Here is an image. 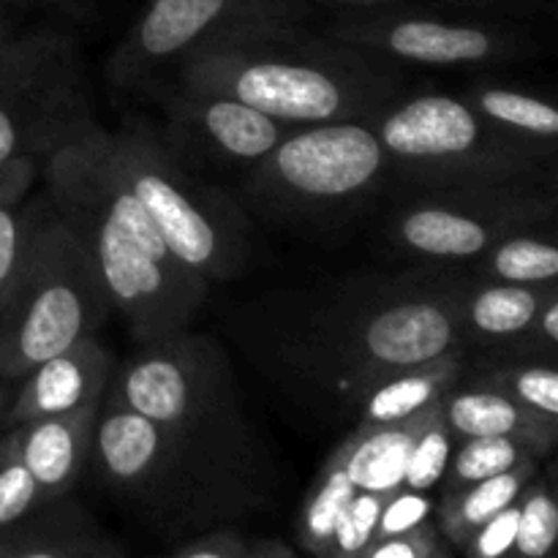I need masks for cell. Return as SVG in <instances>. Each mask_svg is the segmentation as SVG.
<instances>
[{
  "label": "cell",
  "instance_id": "obj_1",
  "mask_svg": "<svg viewBox=\"0 0 558 558\" xmlns=\"http://www.w3.org/2000/svg\"><path fill=\"white\" fill-rule=\"evenodd\" d=\"M466 281L360 276L287 298L259 319V357L283 385L354 412L379 379L463 352Z\"/></svg>",
  "mask_w": 558,
  "mask_h": 558
},
{
  "label": "cell",
  "instance_id": "obj_2",
  "mask_svg": "<svg viewBox=\"0 0 558 558\" xmlns=\"http://www.w3.org/2000/svg\"><path fill=\"white\" fill-rule=\"evenodd\" d=\"M47 199L96 267L140 343L185 330L210 283L169 251L114 158L109 131L87 129L44 158Z\"/></svg>",
  "mask_w": 558,
  "mask_h": 558
},
{
  "label": "cell",
  "instance_id": "obj_3",
  "mask_svg": "<svg viewBox=\"0 0 558 558\" xmlns=\"http://www.w3.org/2000/svg\"><path fill=\"white\" fill-rule=\"evenodd\" d=\"M107 396L156 420L238 518L267 499L270 456L245 414L238 376L216 338L185 327L140 343V352L114 368Z\"/></svg>",
  "mask_w": 558,
  "mask_h": 558
},
{
  "label": "cell",
  "instance_id": "obj_4",
  "mask_svg": "<svg viewBox=\"0 0 558 558\" xmlns=\"http://www.w3.org/2000/svg\"><path fill=\"white\" fill-rule=\"evenodd\" d=\"M178 80L287 125L371 120L403 87L392 60L308 31L305 22H259L227 33L180 60Z\"/></svg>",
  "mask_w": 558,
  "mask_h": 558
},
{
  "label": "cell",
  "instance_id": "obj_5",
  "mask_svg": "<svg viewBox=\"0 0 558 558\" xmlns=\"http://www.w3.org/2000/svg\"><path fill=\"white\" fill-rule=\"evenodd\" d=\"M371 125L390 172L420 191H532L554 174V147L507 134L463 96L396 98Z\"/></svg>",
  "mask_w": 558,
  "mask_h": 558
},
{
  "label": "cell",
  "instance_id": "obj_6",
  "mask_svg": "<svg viewBox=\"0 0 558 558\" xmlns=\"http://www.w3.org/2000/svg\"><path fill=\"white\" fill-rule=\"evenodd\" d=\"M109 308L85 245L44 199L20 276L0 308V379L20 381L38 363L93 336Z\"/></svg>",
  "mask_w": 558,
  "mask_h": 558
},
{
  "label": "cell",
  "instance_id": "obj_7",
  "mask_svg": "<svg viewBox=\"0 0 558 558\" xmlns=\"http://www.w3.org/2000/svg\"><path fill=\"white\" fill-rule=\"evenodd\" d=\"M109 140L169 251L207 283L238 278L251 256V227L240 202L191 172L145 125L134 123Z\"/></svg>",
  "mask_w": 558,
  "mask_h": 558
},
{
  "label": "cell",
  "instance_id": "obj_8",
  "mask_svg": "<svg viewBox=\"0 0 558 558\" xmlns=\"http://www.w3.org/2000/svg\"><path fill=\"white\" fill-rule=\"evenodd\" d=\"M390 174L371 120L292 125L245 172V196L287 221H325L365 205Z\"/></svg>",
  "mask_w": 558,
  "mask_h": 558
},
{
  "label": "cell",
  "instance_id": "obj_9",
  "mask_svg": "<svg viewBox=\"0 0 558 558\" xmlns=\"http://www.w3.org/2000/svg\"><path fill=\"white\" fill-rule=\"evenodd\" d=\"M87 463L125 505L178 539L238 521L232 507L180 456L156 420L107 392L93 425Z\"/></svg>",
  "mask_w": 558,
  "mask_h": 558
},
{
  "label": "cell",
  "instance_id": "obj_10",
  "mask_svg": "<svg viewBox=\"0 0 558 558\" xmlns=\"http://www.w3.org/2000/svg\"><path fill=\"white\" fill-rule=\"evenodd\" d=\"M93 125L82 60L69 36L27 33L0 52V161H44Z\"/></svg>",
  "mask_w": 558,
  "mask_h": 558
},
{
  "label": "cell",
  "instance_id": "obj_11",
  "mask_svg": "<svg viewBox=\"0 0 558 558\" xmlns=\"http://www.w3.org/2000/svg\"><path fill=\"white\" fill-rule=\"evenodd\" d=\"M325 33L392 63L420 65L507 63L537 47L515 16L441 9H338Z\"/></svg>",
  "mask_w": 558,
  "mask_h": 558
},
{
  "label": "cell",
  "instance_id": "obj_12",
  "mask_svg": "<svg viewBox=\"0 0 558 558\" xmlns=\"http://www.w3.org/2000/svg\"><path fill=\"white\" fill-rule=\"evenodd\" d=\"M554 191H423L390 227L409 256L439 262L480 259L505 234L554 216Z\"/></svg>",
  "mask_w": 558,
  "mask_h": 558
},
{
  "label": "cell",
  "instance_id": "obj_13",
  "mask_svg": "<svg viewBox=\"0 0 558 558\" xmlns=\"http://www.w3.org/2000/svg\"><path fill=\"white\" fill-rule=\"evenodd\" d=\"M305 0H150L112 58L120 85L145 82L194 49L259 22H305Z\"/></svg>",
  "mask_w": 558,
  "mask_h": 558
},
{
  "label": "cell",
  "instance_id": "obj_14",
  "mask_svg": "<svg viewBox=\"0 0 558 558\" xmlns=\"http://www.w3.org/2000/svg\"><path fill=\"white\" fill-rule=\"evenodd\" d=\"M292 125L216 90L178 87L169 98L163 145L180 161H207L221 169H245L262 161Z\"/></svg>",
  "mask_w": 558,
  "mask_h": 558
},
{
  "label": "cell",
  "instance_id": "obj_15",
  "mask_svg": "<svg viewBox=\"0 0 558 558\" xmlns=\"http://www.w3.org/2000/svg\"><path fill=\"white\" fill-rule=\"evenodd\" d=\"M114 368L118 363L112 352L96 341V336L80 338L22 376L3 425L14 428L27 420L52 417V414L101 403Z\"/></svg>",
  "mask_w": 558,
  "mask_h": 558
},
{
  "label": "cell",
  "instance_id": "obj_16",
  "mask_svg": "<svg viewBox=\"0 0 558 558\" xmlns=\"http://www.w3.org/2000/svg\"><path fill=\"white\" fill-rule=\"evenodd\" d=\"M101 403L14 425L16 452L36 480L41 501L65 496L90 461L93 425Z\"/></svg>",
  "mask_w": 558,
  "mask_h": 558
},
{
  "label": "cell",
  "instance_id": "obj_17",
  "mask_svg": "<svg viewBox=\"0 0 558 558\" xmlns=\"http://www.w3.org/2000/svg\"><path fill=\"white\" fill-rule=\"evenodd\" d=\"M112 543L69 494L41 501L25 518L0 532V558H118Z\"/></svg>",
  "mask_w": 558,
  "mask_h": 558
},
{
  "label": "cell",
  "instance_id": "obj_18",
  "mask_svg": "<svg viewBox=\"0 0 558 558\" xmlns=\"http://www.w3.org/2000/svg\"><path fill=\"white\" fill-rule=\"evenodd\" d=\"M441 409H445V420L458 441L472 439V436H510V439L526 445L534 458L548 456L556 447V420L539 417L485 385L463 387L458 379L441 396Z\"/></svg>",
  "mask_w": 558,
  "mask_h": 558
},
{
  "label": "cell",
  "instance_id": "obj_19",
  "mask_svg": "<svg viewBox=\"0 0 558 558\" xmlns=\"http://www.w3.org/2000/svg\"><path fill=\"white\" fill-rule=\"evenodd\" d=\"M556 294V283L485 281L466 283L458 305L463 343H523L532 341V327L545 300Z\"/></svg>",
  "mask_w": 558,
  "mask_h": 558
},
{
  "label": "cell",
  "instance_id": "obj_20",
  "mask_svg": "<svg viewBox=\"0 0 558 558\" xmlns=\"http://www.w3.org/2000/svg\"><path fill=\"white\" fill-rule=\"evenodd\" d=\"M461 357L463 352H452L385 376L360 398L354 414L360 423H398L423 412L461 379Z\"/></svg>",
  "mask_w": 558,
  "mask_h": 558
},
{
  "label": "cell",
  "instance_id": "obj_21",
  "mask_svg": "<svg viewBox=\"0 0 558 558\" xmlns=\"http://www.w3.org/2000/svg\"><path fill=\"white\" fill-rule=\"evenodd\" d=\"M534 472H537V458H529V461L494 474V477L463 485L452 494H441L439 505H436V515H439V529L445 539H450L456 548H466L472 534L485 521H490L505 507L515 505L523 485L534 477Z\"/></svg>",
  "mask_w": 558,
  "mask_h": 558
},
{
  "label": "cell",
  "instance_id": "obj_22",
  "mask_svg": "<svg viewBox=\"0 0 558 558\" xmlns=\"http://www.w3.org/2000/svg\"><path fill=\"white\" fill-rule=\"evenodd\" d=\"M463 98L507 134L556 150L558 112L548 98L505 85H474Z\"/></svg>",
  "mask_w": 558,
  "mask_h": 558
},
{
  "label": "cell",
  "instance_id": "obj_23",
  "mask_svg": "<svg viewBox=\"0 0 558 558\" xmlns=\"http://www.w3.org/2000/svg\"><path fill=\"white\" fill-rule=\"evenodd\" d=\"M480 270L485 281L529 283V287L556 283L558 248L554 234L539 232L537 227L505 234L499 243H494L480 256Z\"/></svg>",
  "mask_w": 558,
  "mask_h": 558
},
{
  "label": "cell",
  "instance_id": "obj_24",
  "mask_svg": "<svg viewBox=\"0 0 558 558\" xmlns=\"http://www.w3.org/2000/svg\"><path fill=\"white\" fill-rule=\"evenodd\" d=\"M529 458L534 456L526 450V445L510 439V436H472V439H461L445 472V490L441 494H452V490L463 488V485L494 477V474L507 472V469L518 466V463L529 461Z\"/></svg>",
  "mask_w": 558,
  "mask_h": 558
},
{
  "label": "cell",
  "instance_id": "obj_25",
  "mask_svg": "<svg viewBox=\"0 0 558 558\" xmlns=\"http://www.w3.org/2000/svg\"><path fill=\"white\" fill-rule=\"evenodd\" d=\"M456 434L450 430L445 420V409H441V398L436 403H430L428 414H425L423 428L414 436L412 452H409L407 474H403L401 488L409 490H423L430 494L436 485L445 480L447 466H450V458L456 452Z\"/></svg>",
  "mask_w": 558,
  "mask_h": 558
},
{
  "label": "cell",
  "instance_id": "obj_26",
  "mask_svg": "<svg viewBox=\"0 0 558 558\" xmlns=\"http://www.w3.org/2000/svg\"><path fill=\"white\" fill-rule=\"evenodd\" d=\"M474 385H485L499 390L518 407L539 414L545 420L558 423V374L550 363L532 365H505V368L488 371Z\"/></svg>",
  "mask_w": 558,
  "mask_h": 558
},
{
  "label": "cell",
  "instance_id": "obj_27",
  "mask_svg": "<svg viewBox=\"0 0 558 558\" xmlns=\"http://www.w3.org/2000/svg\"><path fill=\"white\" fill-rule=\"evenodd\" d=\"M518 529L512 554L523 558H545L556 548L558 539V507L545 483L534 477L523 485L518 496Z\"/></svg>",
  "mask_w": 558,
  "mask_h": 558
},
{
  "label": "cell",
  "instance_id": "obj_28",
  "mask_svg": "<svg viewBox=\"0 0 558 558\" xmlns=\"http://www.w3.org/2000/svg\"><path fill=\"white\" fill-rule=\"evenodd\" d=\"M385 490H357L352 499L343 505L341 515L336 521V532H332L327 558H360L363 550L368 548L371 539L376 534V523H379L381 507L387 501Z\"/></svg>",
  "mask_w": 558,
  "mask_h": 558
},
{
  "label": "cell",
  "instance_id": "obj_29",
  "mask_svg": "<svg viewBox=\"0 0 558 558\" xmlns=\"http://www.w3.org/2000/svg\"><path fill=\"white\" fill-rule=\"evenodd\" d=\"M41 505V490L16 452L14 436H0V532Z\"/></svg>",
  "mask_w": 558,
  "mask_h": 558
},
{
  "label": "cell",
  "instance_id": "obj_30",
  "mask_svg": "<svg viewBox=\"0 0 558 558\" xmlns=\"http://www.w3.org/2000/svg\"><path fill=\"white\" fill-rule=\"evenodd\" d=\"M38 207H41V202L33 207H22L20 202L0 207V308L9 300L11 287H14L22 262H25Z\"/></svg>",
  "mask_w": 558,
  "mask_h": 558
},
{
  "label": "cell",
  "instance_id": "obj_31",
  "mask_svg": "<svg viewBox=\"0 0 558 558\" xmlns=\"http://www.w3.org/2000/svg\"><path fill=\"white\" fill-rule=\"evenodd\" d=\"M314 5L332 9H441V11H472V14L518 16L534 11V0H305Z\"/></svg>",
  "mask_w": 558,
  "mask_h": 558
},
{
  "label": "cell",
  "instance_id": "obj_32",
  "mask_svg": "<svg viewBox=\"0 0 558 558\" xmlns=\"http://www.w3.org/2000/svg\"><path fill=\"white\" fill-rule=\"evenodd\" d=\"M450 548L445 543L439 523L434 518L407 532L374 539L360 558H447Z\"/></svg>",
  "mask_w": 558,
  "mask_h": 558
},
{
  "label": "cell",
  "instance_id": "obj_33",
  "mask_svg": "<svg viewBox=\"0 0 558 558\" xmlns=\"http://www.w3.org/2000/svg\"><path fill=\"white\" fill-rule=\"evenodd\" d=\"M436 515V501L430 499V494L423 490H409L398 488L387 496L385 507H381L379 523H376L374 539L390 537V534L407 532V529L420 526V523L430 521ZM371 539V543H374Z\"/></svg>",
  "mask_w": 558,
  "mask_h": 558
},
{
  "label": "cell",
  "instance_id": "obj_34",
  "mask_svg": "<svg viewBox=\"0 0 558 558\" xmlns=\"http://www.w3.org/2000/svg\"><path fill=\"white\" fill-rule=\"evenodd\" d=\"M169 556L174 558H251V537L232 529V523L205 529L178 539Z\"/></svg>",
  "mask_w": 558,
  "mask_h": 558
},
{
  "label": "cell",
  "instance_id": "obj_35",
  "mask_svg": "<svg viewBox=\"0 0 558 558\" xmlns=\"http://www.w3.org/2000/svg\"><path fill=\"white\" fill-rule=\"evenodd\" d=\"M515 529H518V505L505 507L496 512L490 521H485L472 539L466 543L463 554L474 558H499L505 554H512V543H515Z\"/></svg>",
  "mask_w": 558,
  "mask_h": 558
},
{
  "label": "cell",
  "instance_id": "obj_36",
  "mask_svg": "<svg viewBox=\"0 0 558 558\" xmlns=\"http://www.w3.org/2000/svg\"><path fill=\"white\" fill-rule=\"evenodd\" d=\"M38 161L31 156L11 158V161H0V207H9L22 202V196L31 191L36 183Z\"/></svg>",
  "mask_w": 558,
  "mask_h": 558
},
{
  "label": "cell",
  "instance_id": "obj_37",
  "mask_svg": "<svg viewBox=\"0 0 558 558\" xmlns=\"http://www.w3.org/2000/svg\"><path fill=\"white\" fill-rule=\"evenodd\" d=\"M532 343H537V349H548L554 352L558 343V292L550 294L543 303V308L537 311V319L532 327Z\"/></svg>",
  "mask_w": 558,
  "mask_h": 558
},
{
  "label": "cell",
  "instance_id": "obj_38",
  "mask_svg": "<svg viewBox=\"0 0 558 558\" xmlns=\"http://www.w3.org/2000/svg\"><path fill=\"white\" fill-rule=\"evenodd\" d=\"M251 558H294V548L276 537L251 539Z\"/></svg>",
  "mask_w": 558,
  "mask_h": 558
},
{
  "label": "cell",
  "instance_id": "obj_39",
  "mask_svg": "<svg viewBox=\"0 0 558 558\" xmlns=\"http://www.w3.org/2000/svg\"><path fill=\"white\" fill-rule=\"evenodd\" d=\"M14 392L11 390V381L9 379H0V423L5 420V412H9L11 401H14Z\"/></svg>",
  "mask_w": 558,
  "mask_h": 558
},
{
  "label": "cell",
  "instance_id": "obj_40",
  "mask_svg": "<svg viewBox=\"0 0 558 558\" xmlns=\"http://www.w3.org/2000/svg\"><path fill=\"white\" fill-rule=\"evenodd\" d=\"M14 33L9 31V25H5V20H3V14H0V52H3L5 47H9L11 41H14Z\"/></svg>",
  "mask_w": 558,
  "mask_h": 558
},
{
  "label": "cell",
  "instance_id": "obj_41",
  "mask_svg": "<svg viewBox=\"0 0 558 558\" xmlns=\"http://www.w3.org/2000/svg\"><path fill=\"white\" fill-rule=\"evenodd\" d=\"M52 3H74V0H52Z\"/></svg>",
  "mask_w": 558,
  "mask_h": 558
}]
</instances>
